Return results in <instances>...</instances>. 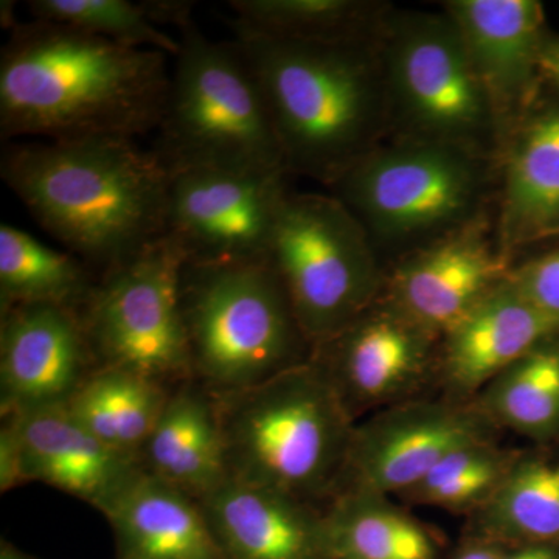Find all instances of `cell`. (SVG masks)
<instances>
[{
    "label": "cell",
    "mask_w": 559,
    "mask_h": 559,
    "mask_svg": "<svg viewBox=\"0 0 559 559\" xmlns=\"http://www.w3.org/2000/svg\"><path fill=\"white\" fill-rule=\"evenodd\" d=\"M167 57L53 22L17 24L0 55V135L134 140L157 130Z\"/></svg>",
    "instance_id": "obj_1"
},
{
    "label": "cell",
    "mask_w": 559,
    "mask_h": 559,
    "mask_svg": "<svg viewBox=\"0 0 559 559\" xmlns=\"http://www.w3.org/2000/svg\"><path fill=\"white\" fill-rule=\"evenodd\" d=\"M0 175L36 223L98 275L165 235L170 171L134 140L9 143Z\"/></svg>",
    "instance_id": "obj_2"
},
{
    "label": "cell",
    "mask_w": 559,
    "mask_h": 559,
    "mask_svg": "<svg viewBox=\"0 0 559 559\" xmlns=\"http://www.w3.org/2000/svg\"><path fill=\"white\" fill-rule=\"evenodd\" d=\"M378 35L352 40L235 36L263 94L288 175L330 187L389 139Z\"/></svg>",
    "instance_id": "obj_3"
},
{
    "label": "cell",
    "mask_w": 559,
    "mask_h": 559,
    "mask_svg": "<svg viewBox=\"0 0 559 559\" xmlns=\"http://www.w3.org/2000/svg\"><path fill=\"white\" fill-rule=\"evenodd\" d=\"M212 396L229 479L312 506L337 495L356 419L316 360Z\"/></svg>",
    "instance_id": "obj_4"
},
{
    "label": "cell",
    "mask_w": 559,
    "mask_h": 559,
    "mask_svg": "<svg viewBox=\"0 0 559 559\" xmlns=\"http://www.w3.org/2000/svg\"><path fill=\"white\" fill-rule=\"evenodd\" d=\"M329 189L362 224L388 267L491 215L498 160L448 143L388 139Z\"/></svg>",
    "instance_id": "obj_5"
},
{
    "label": "cell",
    "mask_w": 559,
    "mask_h": 559,
    "mask_svg": "<svg viewBox=\"0 0 559 559\" xmlns=\"http://www.w3.org/2000/svg\"><path fill=\"white\" fill-rule=\"evenodd\" d=\"M180 297L193 380L210 393L263 384L312 358L270 260L183 263Z\"/></svg>",
    "instance_id": "obj_6"
},
{
    "label": "cell",
    "mask_w": 559,
    "mask_h": 559,
    "mask_svg": "<svg viewBox=\"0 0 559 559\" xmlns=\"http://www.w3.org/2000/svg\"><path fill=\"white\" fill-rule=\"evenodd\" d=\"M175 57L156 153L180 168L288 175L255 75L237 40L210 39L190 22Z\"/></svg>",
    "instance_id": "obj_7"
},
{
    "label": "cell",
    "mask_w": 559,
    "mask_h": 559,
    "mask_svg": "<svg viewBox=\"0 0 559 559\" xmlns=\"http://www.w3.org/2000/svg\"><path fill=\"white\" fill-rule=\"evenodd\" d=\"M378 46L389 139L448 143L498 160L495 112L450 14L390 9Z\"/></svg>",
    "instance_id": "obj_8"
},
{
    "label": "cell",
    "mask_w": 559,
    "mask_h": 559,
    "mask_svg": "<svg viewBox=\"0 0 559 559\" xmlns=\"http://www.w3.org/2000/svg\"><path fill=\"white\" fill-rule=\"evenodd\" d=\"M267 260L312 348L369 311L388 274L362 224L331 193H288Z\"/></svg>",
    "instance_id": "obj_9"
},
{
    "label": "cell",
    "mask_w": 559,
    "mask_h": 559,
    "mask_svg": "<svg viewBox=\"0 0 559 559\" xmlns=\"http://www.w3.org/2000/svg\"><path fill=\"white\" fill-rule=\"evenodd\" d=\"M183 257L167 235L103 272L80 316L97 367L168 384L193 380L183 320Z\"/></svg>",
    "instance_id": "obj_10"
},
{
    "label": "cell",
    "mask_w": 559,
    "mask_h": 559,
    "mask_svg": "<svg viewBox=\"0 0 559 559\" xmlns=\"http://www.w3.org/2000/svg\"><path fill=\"white\" fill-rule=\"evenodd\" d=\"M286 173L180 168L168 180L165 235L198 266L267 260Z\"/></svg>",
    "instance_id": "obj_11"
},
{
    "label": "cell",
    "mask_w": 559,
    "mask_h": 559,
    "mask_svg": "<svg viewBox=\"0 0 559 559\" xmlns=\"http://www.w3.org/2000/svg\"><path fill=\"white\" fill-rule=\"evenodd\" d=\"M498 430L473 401L412 399L384 407L356 423L337 495H403L452 452L496 441Z\"/></svg>",
    "instance_id": "obj_12"
},
{
    "label": "cell",
    "mask_w": 559,
    "mask_h": 559,
    "mask_svg": "<svg viewBox=\"0 0 559 559\" xmlns=\"http://www.w3.org/2000/svg\"><path fill=\"white\" fill-rule=\"evenodd\" d=\"M487 215L388 266L381 299L441 340L513 274Z\"/></svg>",
    "instance_id": "obj_13"
},
{
    "label": "cell",
    "mask_w": 559,
    "mask_h": 559,
    "mask_svg": "<svg viewBox=\"0 0 559 559\" xmlns=\"http://www.w3.org/2000/svg\"><path fill=\"white\" fill-rule=\"evenodd\" d=\"M440 337L378 300L336 337L319 345L322 367L353 417L415 399L437 370Z\"/></svg>",
    "instance_id": "obj_14"
},
{
    "label": "cell",
    "mask_w": 559,
    "mask_h": 559,
    "mask_svg": "<svg viewBox=\"0 0 559 559\" xmlns=\"http://www.w3.org/2000/svg\"><path fill=\"white\" fill-rule=\"evenodd\" d=\"M443 10L487 91L500 151L544 90L540 57L551 35L546 10L538 0H448Z\"/></svg>",
    "instance_id": "obj_15"
},
{
    "label": "cell",
    "mask_w": 559,
    "mask_h": 559,
    "mask_svg": "<svg viewBox=\"0 0 559 559\" xmlns=\"http://www.w3.org/2000/svg\"><path fill=\"white\" fill-rule=\"evenodd\" d=\"M95 369L80 311L57 305H24L2 311V414L66 403Z\"/></svg>",
    "instance_id": "obj_16"
},
{
    "label": "cell",
    "mask_w": 559,
    "mask_h": 559,
    "mask_svg": "<svg viewBox=\"0 0 559 559\" xmlns=\"http://www.w3.org/2000/svg\"><path fill=\"white\" fill-rule=\"evenodd\" d=\"M496 231L503 253L559 237V95L544 86L498 156Z\"/></svg>",
    "instance_id": "obj_17"
},
{
    "label": "cell",
    "mask_w": 559,
    "mask_h": 559,
    "mask_svg": "<svg viewBox=\"0 0 559 559\" xmlns=\"http://www.w3.org/2000/svg\"><path fill=\"white\" fill-rule=\"evenodd\" d=\"M557 333L559 325L510 278L441 336V384L450 400L471 403L503 370Z\"/></svg>",
    "instance_id": "obj_18"
},
{
    "label": "cell",
    "mask_w": 559,
    "mask_h": 559,
    "mask_svg": "<svg viewBox=\"0 0 559 559\" xmlns=\"http://www.w3.org/2000/svg\"><path fill=\"white\" fill-rule=\"evenodd\" d=\"M198 502L224 559H330L312 503L234 479Z\"/></svg>",
    "instance_id": "obj_19"
},
{
    "label": "cell",
    "mask_w": 559,
    "mask_h": 559,
    "mask_svg": "<svg viewBox=\"0 0 559 559\" xmlns=\"http://www.w3.org/2000/svg\"><path fill=\"white\" fill-rule=\"evenodd\" d=\"M20 428L25 481H40L98 511L143 468L73 417L66 403L10 412ZM3 415V414H2Z\"/></svg>",
    "instance_id": "obj_20"
},
{
    "label": "cell",
    "mask_w": 559,
    "mask_h": 559,
    "mask_svg": "<svg viewBox=\"0 0 559 559\" xmlns=\"http://www.w3.org/2000/svg\"><path fill=\"white\" fill-rule=\"evenodd\" d=\"M117 559H224L200 502L146 469L102 510Z\"/></svg>",
    "instance_id": "obj_21"
},
{
    "label": "cell",
    "mask_w": 559,
    "mask_h": 559,
    "mask_svg": "<svg viewBox=\"0 0 559 559\" xmlns=\"http://www.w3.org/2000/svg\"><path fill=\"white\" fill-rule=\"evenodd\" d=\"M191 381L170 393L140 452V463L200 500L229 479V474L215 400L200 382Z\"/></svg>",
    "instance_id": "obj_22"
},
{
    "label": "cell",
    "mask_w": 559,
    "mask_h": 559,
    "mask_svg": "<svg viewBox=\"0 0 559 559\" xmlns=\"http://www.w3.org/2000/svg\"><path fill=\"white\" fill-rule=\"evenodd\" d=\"M469 518V536L503 547L559 546V455L518 452L495 495Z\"/></svg>",
    "instance_id": "obj_23"
},
{
    "label": "cell",
    "mask_w": 559,
    "mask_h": 559,
    "mask_svg": "<svg viewBox=\"0 0 559 559\" xmlns=\"http://www.w3.org/2000/svg\"><path fill=\"white\" fill-rule=\"evenodd\" d=\"M330 559H440V544L392 496L342 491L323 509Z\"/></svg>",
    "instance_id": "obj_24"
},
{
    "label": "cell",
    "mask_w": 559,
    "mask_h": 559,
    "mask_svg": "<svg viewBox=\"0 0 559 559\" xmlns=\"http://www.w3.org/2000/svg\"><path fill=\"white\" fill-rule=\"evenodd\" d=\"M170 393L164 382L134 371L97 367L66 406L103 443L140 460Z\"/></svg>",
    "instance_id": "obj_25"
},
{
    "label": "cell",
    "mask_w": 559,
    "mask_h": 559,
    "mask_svg": "<svg viewBox=\"0 0 559 559\" xmlns=\"http://www.w3.org/2000/svg\"><path fill=\"white\" fill-rule=\"evenodd\" d=\"M496 428L536 447L559 444V333L525 353L473 401Z\"/></svg>",
    "instance_id": "obj_26"
},
{
    "label": "cell",
    "mask_w": 559,
    "mask_h": 559,
    "mask_svg": "<svg viewBox=\"0 0 559 559\" xmlns=\"http://www.w3.org/2000/svg\"><path fill=\"white\" fill-rule=\"evenodd\" d=\"M98 277L73 253L50 248L11 224L0 226V311L24 305L81 311Z\"/></svg>",
    "instance_id": "obj_27"
},
{
    "label": "cell",
    "mask_w": 559,
    "mask_h": 559,
    "mask_svg": "<svg viewBox=\"0 0 559 559\" xmlns=\"http://www.w3.org/2000/svg\"><path fill=\"white\" fill-rule=\"evenodd\" d=\"M235 36L288 40L369 39L392 5L373 0H231Z\"/></svg>",
    "instance_id": "obj_28"
},
{
    "label": "cell",
    "mask_w": 559,
    "mask_h": 559,
    "mask_svg": "<svg viewBox=\"0 0 559 559\" xmlns=\"http://www.w3.org/2000/svg\"><path fill=\"white\" fill-rule=\"evenodd\" d=\"M520 450L496 441L460 448L441 460L417 485L400 495L404 502L437 507L452 513L474 514L506 479Z\"/></svg>",
    "instance_id": "obj_29"
},
{
    "label": "cell",
    "mask_w": 559,
    "mask_h": 559,
    "mask_svg": "<svg viewBox=\"0 0 559 559\" xmlns=\"http://www.w3.org/2000/svg\"><path fill=\"white\" fill-rule=\"evenodd\" d=\"M28 10L36 21L66 25L121 46L159 50L171 57L180 50V40L157 27L145 3L138 5L128 0H33L28 2Z\"/></svg>",
    "instance_id": "obj_30"
},
{
    "label": "cell",
    "mask_w": 559,
    "mask_h": 559,
    "mask_svg": "<svg viewBox=\"0 0 559 559\" xmlns=\"http://www.w3.org/2000/svg\"><path fill=\"white\" fill-rule=\"evenodd\" d=\"M511 278L544 316L559 325V249L518 263Z\"/></svg>",
    "instance_id": "obj_31"
},
{
    "label": "cell",
    "mask_w": 559,
    "mask_h": 559,
    "mask_svg": "<svg viewBox=\"0 0 559 559\" xmlns=\"http://www.w3.org/2000/svg\"><path fill=\"white\" fill-rule=\"evenodd\" d=\"M22 484H25V477L20 428L13 414H3L0 428V491L9 492Z\"/></svg>",
    "instance_id": "obj_32"
},
{
    "label": "cell",
    "mask_w": 559,
    "mask_h": 559,
    "mask_svg": "<svg viewBox=\"0 0 559 559\" xmlns=\"http://www.w3.org/2000/svg\"><path fill=\"white\" fill-rule=\"evenodd\" d=\"M544 86L559 95V36L550 35L540 57Z\"/></svg>",
    "instance_id": "obj_33"
},
{
    "label": "cell",
    "mask_w": 559,
    "mask_h": 559,
    "mask_svg": "<svg viewBox=\"0 0 559 559\" xmlns=\"http://www.w3.org/2000/svg\"><path fill=\"white\" fill-rule=\"evenodd\" d=\"M502 549L498 543L468 535L452 559H499Z\"/></svg>",
    "instance_id": "obj_34"
},
{
    "label": "cell",
    "mask_w": 559,
    "mask_h": 559,
    "mask_svg": "<svg viewBox=\"0 0 559 559\" xmlns=\"http://www.w3.org/2000/svg\"><path fill=\"white\" fill-rule=\"evenodd\" d=\"M499 559H559V546L503 547Z\"/></svg>",
    "instance_id": "obj_35"
},
{
    "label": "cell",
    "mask_w": 559,
    "mask_h": 559,
    "mask_svg": "<svg viewBox=\"0 0 559 559\" xmlns=\"http://www.w3.org/2000/svg\"><path fill=\"white\" fill-rule=\"evenodd\" d=\"M0 559H38L32 557V555L24 554L16 547L11 546L10 543H5L2 540V546H0Z\"/></svg>",
    "instance_id": "obj_36"
}]
</instances>
